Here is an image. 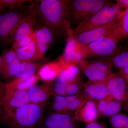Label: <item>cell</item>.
Instances as JSON below:
<instances>
[{"label": "cell", "instance_id": "1", "mask_svg": "<svg viewBox=\"0 0 128 128\" xmlns=\"http://www.w3.org/2000/svg\"><path fill=\"white\" fill-rule=\"evenodd\" d=\"M38 13L37 20L68 39L71 35V19L67 0H34Z\"/></svg>", "mask_w": 128, "mask_h": 128}, {"label": "cell", "instance_id": "2", "mask_svg": "<svg viewBox=\"0 0 128 128\" xmlns=\"http://www.w3.org/2000/svg\"><path fill=\"white\" fill-rule=\"evenodd\" d=\"M48 104L30 102L0 115V123L10 128H37L41 125Z\"/></svg>", "mask_w": 128, "mask_h": 128}, {"label": "cell", "instance_id": "3", "mask_svg": "<svg viewBox=\"0 0 128 128\" xmlns=\"http://www.w3.org/2000/svg\"><path fill=\"white\" fill-rule=\"evenodd\" d=\"M119 41L112 34L103 40L85 45H79L74 41L73 52L80 55L81 59L104 58L113 54Z\"/></svg>", "mask_w": 128, "mask_h": 128}, {"label": "cell", "instance_id": "4", "mask_svg": "<svg viewBox=\"0 0 128 128\" xmlns=\"http://www.w3.org/2000/svg\"><path fill=\"white\" fill-rule=\"evenodd\" d=\"M33 6V0L28 6L0 12V46H11V40L16 28Z\"/></svg>", "mask_w": 128, "mask_h": 128}, {"label": "cell", "instance_id": "5", "mask_svg": "<svg viewBox=\"0 0 128 128\" xmlns=\"http://www.w3.org/2000/svg\"><path fill=\"white\" fill-rule=\"evenodd\" d=\"M113 2L104 6L87 21L80 24L72 30V35L75 36L83 32L106 25L116 18L124 10Z\"/></svg>", "mask_w": 128, "mask_h": 128}, {"label": "cell", "instance_id": "6", "mask_svg": "<svg viewBox=\"0 0 128 128\" xmlns=\"http://www.w3.org/2000/svg\"><path fill=\"white\" fill-rule=\"evenodd\" d=\"M69 14L78 25L88 20L102 7L113 2L109 0H67Z\"/></svg>", "mask_w": 128, "mask_h": 128}, {"label": "cell", "instance_id": "7", "mask_svg": "<svg viewBox=\"0 0 128 128\" xmlns=\"http://www.w3.org/2000/svg\"><path fill=\"white\" fill-rule=\"evenodd\" d=\"M36 52L34 62L42 59L48 50L54 44L66 38L50 27L37 20L34 30Z\"/></svg>", "mask_w": 128, "mask_h": 128}, {"label": "cell", "instance_id": "8", "mask_svg": "<svg viewBox=\"0 0 128 128\" xmlns=\"http://www.w3.org/2000/svg\"><path fill=\"white\" fill-rule=\"evenodd\" d=\"M21 62L12 48H6L1 56L0 78L7 83L14 80L18 72Z\"/></svg>", "mask_w": 128, "mask_h": 128}, {"label": "cell", "instance_id": "9", "mask_svg": "<svg viewBox=\"0 0 128 128\" xmlns=\"http://www.w3.org/2000/svg\"><path fill=\"white\" fill-rule=\"evenodd\" d=\"M117 17L106 25L83 32L75 36L72 35V36L75 43L79 45H85L92 42L103 40L112 34L116 24Z\"/></svg>", "mask_w": 128, "mask_h": 128}, {"label": "cell", "instance_id": "10", "mask_svg": "<svg viewBox=\"0 0 128 128\" xmlns=\"http://www.w3.org/2000/svg\"><path fill=\"white\" fill-rule=\"evenodd\" d=\"M53 98L50 110L54 113L67 114H71L86 98L80 93L72 96H56Z\"/></svg>", "mask_w": 128, "mask_h": 128}, {"label": "cell", "instance_id": "11", "mask_svg": "<svg viewBox=\"0 0 128 128\" xmlns=\"http://www.w3.org/2000/svg\"><path fill=\"white\" fill-rule=\"evenodd\" d=\"M30 102L28 91H6L4 90L2 98V112L0 115L12 112Z\"/></svg>", "mask_w": 128, "mask_h": 128}, {"label": "cell", "instance_id": "12", "mask_svg": "<svg viewBox=\"0 0 128 128\" xmlns=\"http://www.w3.org/2000/svg\"><path fill=\"white\" fill-rule=\"evenodd\" d=\"M38 17V12L33 1L32 8L21 21L12 36L11 46L24 37L34 32Z\"/></svg>", "mask_w": 128, "mask_h": 128}, {"label": "cell", "instance_id": "13", "mask_svg": "<svg viewBox=\"0 0 128 128\" xmlns=\"http://www.w3.org/2000/svg\"><path fill=\"white\" fill-rule=\"evenodd\" d=\"M107 78L99 81L88 80L83 84L82 89L79 93L82 95L86 98L96 101L112 97L107 86Z\"/></svg>", "mask_w": 128, "mask_h": 128}, {"label": "cell", "instance_id": "14", "mask_svg": "<svg viewBox=\"0 0 128 128\" xmlns=\"http://www.w3.org/2000/svg\"><path fill=\"white\" fill-rule=\"evenodd\" d=\"M107 86L111 96L121 104L126 102L128 92L126 90L127 83L119 73H113L106 80Z\"/></svg>", "mask_w": 128, "mask_h": 128}, {"label": "cell", "instance_id": "15", "mask_svg": "<svg viewBox=\"0 0 128 128\" xmlns=\"http://www.w3.org/2000/svg\"><path fill=\"white\" fill-rule=\"evenodd\" d=\"M99 117L96 102L89 98L83 101L75 111L74 116L76 120L86 124L94 122Z\"/></svg>", "mask_w": 128, "mask_h": 128}, {"label": "cell", "instance_id": "16", "mask_svg": "<svg viewBox=\"0 0 128 128\" xmlns=\"http://www.w3.org/2000/svg\"><path fill=\"white\" fill-rule=\"evenodd\" d=\"M30 102L36 104H48L54 94V81L44 82L32 86L28 90Z\"/></svg>", "mask_w": 128, "mask_h": 128}, {"label": "cell", "instance_id": "17", "mask_svg": "<svg viewBox=\"0 0 128 128\" xmlns=\"http://www.w3.org/2000/svg\"><path fill=\"white\" fill-rule=\"evenodd\" d=\"M74 117L71 114L50 113L43 120L41 128H76Z\"/></svg>", "mask_w": 128, "mask_h": 128}, {"label": "cell", "instance_id": "18", "mask_svg": "<svg viewBox=\"0 0 128 128\" xmlns=\"http://www.w3.org/2000/svg\"><path fill=\"white\" fill-rule=\"evenodd\" d=\"M64 65L61 60L47 63L40 68L37 75L44 82H52L61 72Z\"/></svg>", "mask_w": 128, "mask_h": 128}, {"label": "cell", "instance_id": "19", "mask_svg": "<svg viewBox=\"0 0 128 128\" xmlns=\"http://www.w3.org/2000/svg\"><path fill=\"white\" fill-rule=\"evenodd\" d=\"M96 102L99 116L111 117L121 111L122 104L112 97Z\"/></svg>", "mask_w": 128, "mask_h": 128}, {"label": "cell", "instance_id": "20", "mask_svg": "<svg viewBox=\"0 0 128 128\" xmlns=\"http://www.w3.org/2000/svg\"><path fill=\"white\" fill-rule=\"evenodd\" d=\"M40 80L35 74L26 78H17L4 83V90L6 91H28L30 88L36 84Z\"/></svg>", "mask_w": 128, "mask_h": 128}, {"label": "cell", "instance_id": "21", "mask_svg": "<svg viewBox=\"0 0 128 128\" xmlns=\"http://www.w3.org/2000/svg\"><path fill=\"white\" fill-rule=\"evenodd\" d=\"M76 63L89 81L96 82L102 80L112 75L96 70L90 65L87 60L80 59L77 60Z\"/></svg>", "mask_w": 128, "mask_h": 128}, {"label": "cell", "instance_id": "22", "mask_svg": "<svg viewBox=\"0 0 128 128\" xmlns=\"http://www.w3.org/2000/svg\"><path fill=\"white\" fill-rule=\"evenodd\" d=\"M112 34L119 41L128 36V8L124 9L117 17Z\"/></svg>", "mask_w": 128, "mask_h": 128}, {"label": "cell", "instance_id": "23", "mask_svg": "<svg viewBox=\"0 0 128 128\" xmlns=\"http://www.w3.org/2000/svg\"><path fill=\"white\" fill-rule=\"evenodd\" d=\"M16 55L21 62H34L36 52V42L34 38L29 44L19 48L15 51Z\"/></svg>", "mask_w": 128, "mask_h": 128}, {"label": "cell", "instance_id": "24", "mask_svg": "<svg viewBox=\"0 0 128 128\" xmlns=\"http://www.w3.org/2000/svg\"><path fill=\"white\" fill-rule=\"evenodd\" d=\"M43 65L38 62H21L19 70L14 79L26 78L34 76Z\"/></svg>", "mask_w": 128, "mask_h": 128}, {"label": "cell", "instance_id": "25", "mask_svg": "<svg viewBox=\"0 0 128 128\" xmlns=\"http://www.w3.org/2000/svg\"><path fill=\"white\" fill-rule=\"evenodd\" d=\"M112 66L118 69L128 68V49L116 50L110 58Z\"/></svg>", "mask_w": 128, "mask_h": 128}, {"label": "cell", "instance_id": "26", "mask_svg": "<svg viewBox=\"0 0 128 128\" xmlns=\"http://www.w3.org/2000/svg\"><path fill=\"white\" fill-rule=\"evenodd\" d=\"M59 74L68 83L73 82L80 78L78 68L73 64H64Z\"/></svg>", "mask_w": 128, "mask_h": 128}, {"label": "cell", "instance_id": "27", "mask_svg": "<svg viewBox=\"0 0 128 128\" xmlns=\"http://www.w3.org/2000/svg\"><path fill=\"white\" fill-rule=\"evenodd\" d=\"M110 58L111 57L88 61L90 65L96 70L112 74L113 73L112 66L110 62Z\"/></svg>", "mask_w": 128, "mask_h": 128}, {"label": "cell", "instance_id": "28", "mask_svg": "<svg viewBox=\"0 0 128 128\" xmlns=\"http://www.w3.org/2000/svg\"><path fill=\"white\" fill-rule=\"evenodd\" d=\"M29 0H0V12L23 6Z\"/></svg>", "mask_w": 128, "mask_h": 128}, {"label": "cell", "instance_id": "29", "mask_svg": "<svg viewBox=\"0 0 128 128\" xmlns=\"http://www.w3.org/2000/svg\"><path fill=\"white\" fill-rule=\"evenodd\" d=\"M67 82L59 74L54 81V94L53 97L56 96H66Z\"/></svg>", "mask_w": 128, "mask_h": 128}, {"label": "cell", "instance_id": "30", "mask_svg": "<svg viewBox=\"0 0 128 128\" xmlns=\"http://www.w3.org/2000/svg\"><path fill=\"white\" fill-rule=\"evenodd\" d=\"M128 116L118 114L110 117V122L113 128H127Z\"/></svg>", "mask_w": 128, "mask_h": 128}, {"label": "cell", "instance_id": "31", "mask_svg": "<svg viewBox=\"0 0 128 128\" xmlns=\"http://www.w3.org/2000/svg\"><path fill=\"white\" fill-rule=\"evenodd\" d=\"M80 78L73 82H67L66 96H74L80 93L84 84L82 83Z\"/></svg>", "mask_w": 128, "mask_h": 128}, {"label": "cell", "instance_id": "32", "mask_svg": "<svg viewBox=\"0 0 128 128\" xmlns=\"http://www.w3.org/2000/svg\"><path fill=\"white\" fill-rule=\"evenodd\" d=\"M34 38V32L27 35L18 41L14 43L12 45V48L16 51L17 50L29 44L33 40Z\"/></svg>", "mask_w": 128, "mask_h": 128}, {"label": "cell", "instance_id": "33", "mask_svg": "<svg viewBox=\"0 0 128 128\" xmlns=\"http://www.w3.org/2000/svg\"><path fill=\"white\" fill-rule=\"evenodd\" d=\"M85 128H106L105 124L102 123L93 122L87 124Z\"/></svg>", "mask_w": 128, "mask_h": 128}, {"label": "cell", "instance_id": "34", "mask_svg": "<svg viewBox=\"0 0 128 128\" xmlns=\"http://www.w3.org/2000/svg\"><path fill=\"white\" fill-rule=\"evenodd\" d=\"M116 3L123 10L128 8V0H116Z\"/></svg>", "mask_w": 128, "mask_h": 128}, {"label": "cell", "instance_id": "35", "mask_svg": "<svg viewBox=\"0 0 128 128\" xmlns=\"http://www.w3.org/2000/svg\"><path fill=\"white\" fill-rule=\"evenodd\" d=\"M4 84L2 86L0 87V114L2 112V106L1 100L2 96L4 94Z\"/></svg>", "mask_w": 128, "mask_h": 128}, {"label": "cell", "instance_id": "36", "mask_svg": "<svg viewBox=\"0 0 128 128\" xmlns=\"http://www.w3.org/2000/svg\"><path fill=\"white\" fill-rule=\"evenodd\" d=\"M0 62H1V56L0 55ZM4 84V83L2 82V81L1 80L0 78V87L2 86Z\"/></svg>", "mask_w": 128, "mask_h": 128}, {"label": "cell", "instance_id": "37", "mask_svg": "<svg viewBox=\"0 0 128 128\" xmlns=\"http://www.w3.org/2000/svg\"><path fill=\"white\" fill-rule=\"evenodd\" d=\"M124 80H125V81L127 83V85H128V78H125L124 79Z\"/></svg>", "mask_w": 128, "mask_h": 128}, {"label": "cell", "instance_id": "38", "mask_svg": "<svg viewBox=\"0 0 128 128\" xmlns=\"http://www.w3.org/2000/svg\"><path fill=\"white\" fill-rule=\"evenodd\" d=\"M126 39H127V41H128V36L126 38Z\"/></svg>", "mask_w": 128, "mask_h": 128}]
</instances>
